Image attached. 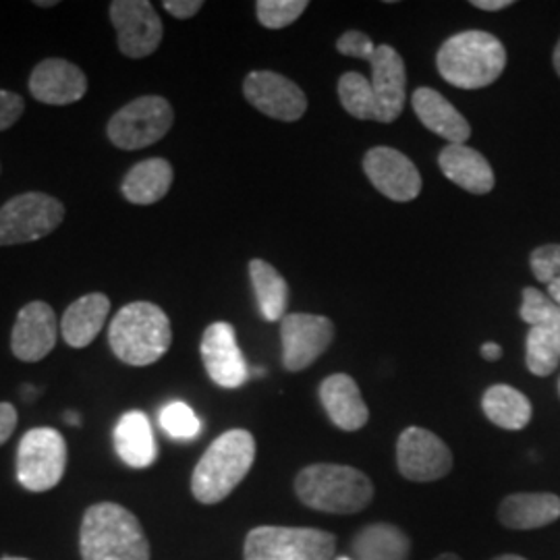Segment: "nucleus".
<instances>
[{
  "mask_svg": "<svg viewBox=\"0 0 560 560\" xmlns=\"http://www.w3.org/2000/svg\"><path fill=\"white\" fill-rule=\"evenodd\" d=\"M80 550L83 560H150L140 520L115 502H101L85 511Z\"/></svg>",
  "mask_w": 560,
  "mask_h": 560,
  "instance_id": "nucleus-1",
  "label": "nucleus"
},
{
  "mask_svg": "<svg viewBox=\"0 0 560 560\" xmlns=\"http://www.w3.org/2000/svg\"><path fill=\"white\" fill-rule=\"evenodd\" d=\"M173 342V328L164 310L136 301L120 307L108 326V345L127 365H152L166 355Z\"/></svg>",
  "mask_w": 560,
  "mask_h": 560,
  "instance_id": "nucleus-2",
  "label": "nucleus"
},
{
  "mask_svg": "<svg viewBox=\"0 0 560 560\" xmlns=\"http://www.w3.org/2000/svg\"><path fill=\"white\" fill-rule=\"evenodd\" d=\"M256 460V439L247 430H229L208 446L191 476V492L201 504L224 501Z\"/></svg>",
  "mask_w": 560,
  "mask_h": 560,
  "instance_id": "nucleus-3",
  "label": "nucleus"
},
{
  "mask_svg": "<svg viewBox=\"0 0 560 560\" xmlns=\"http://www.w3.org/2000/svg\"><path fill=\"white\" fill-rule=\"evenodd\" d=\"M295 492L298 499L314 511L353 515L374 499V483L355 467L316 463L301 469L295 480Z\"/></svg>",
  "mask_w": 560,
  "mask_h": 560,
  "instance_id": "nucleus-4",
  "label": "nucleus"
},
{
  "mask_svg": "<svg viewBox=\"0 0 560 560\" xmlns=\"http://www.w3.org/2000/svg\"><path fill=\"white\" fill-rule=\"evenodd\" d=\"M442 80L460 90H481L499 80L506 67L502 42L481 30L460 32L448 38L436 55Z\"/></svg>",
  "mask_w": 560,
  "mask_h": 560,
  "instance_id": "nucleus-5",
  "label": "nucleus"
},
{
  "mask_svg": "<svg viewBox=\"0 0 560 560\" xmlns=\"http://www.w3.org/2000/svg\"><path fill=\"white\" fill-rule=\"evenodd\" d=\"M337 538L314 527L260 525L245 538V560H335Z\"/></svg>",
  "mask_w": 560,
  "mask_h": 560,
  "instance_id": "nucleus-6",
  "label": "nucleus"
},
{
  "mask_svg": "<svg viewBox=\"0 0 560 560\" xmlns=\"http://www.w3.org/2000/svg\"><path fill=\"white\" fill-rule=\"evenodd\" d=\"M521 320L529 324L525 363L534 376H550L560 363V307L534 287L523 289Z\"/></svg>",
  "mask_w": 560,
  "mask_h": 560,
  "instance_id": "nucleus-7",
  "label": "nucleus"
},
{
  "mask_svg": "<svg viewBox=\"0 0 560 560\" xmlns=\"http://www.w3.org/2000/svg\"><path fill=\"white\" fill-rule=\"evenodd\" d=\"M65 219L57 198L30 191L15 196L0 208V245H21L48 237Z\"/></svg>",
  "mask_w": 560,
  "mask_h": 560,
  "instance_id": "nucleus-8",
  "label": "nucleus"
},
{
  "mask_svg": "<svg viewBox=\"0 0 560 560\" xmlns=\"http://www.w3.org/2000/svg\"><path fill=\"white\" fill-rule=\"evenodd\" d=\"M175 113L162 96H141L108 120V140L120 150H141L161 141L173 127Z\"/></svg>",
  "mask_w": 560,
  "mask_h": 560,
  "instance_id": "nucleus-9",
  "label": "nucleus"
},
{
  "mask_svg": "<svg viewBox=\"0 0 560 560\" xmlns=\"http://www.w3.org/2000/svg\"><path fill=\"white\" fill-rule=\"evenodd\" d=\"M67 469V444L55 428H34L20 442L18 478L30 492L52 490Z\"/></svg>",
  "mask_w": 560,
  "mask_h": 560,
  "instance_id": "nucleus-10",
  "label": "nucleus"
},
{
  "mask_svg": "<svg viewBox=\"0 0 560 560\" xmlns=\"http://www.w3.org/2000/svg\"><path fill=\"white\" fill-rule=\"evenodd\" d=\"M397 465L405 480L418 483L442 480L453 469V453L434 432L411 425L400 432L397 441Z\"/></svg>",
  "mask_w": 560,
  "mask_h": 560,
  "instance_id": "nucleus-11",
  "label": "nucleus"
},
{
  "mask_svg": "<svg viewBox=\"0 0 560 560\" xmlns=\"http://www.w3.org/2000/svg\"><path fill=\"white\" fill-rule=\"evenodd\" d=\"M282 365L289 372H301L324 355L335 340V324L316 314H287L280 320Z\"/></svg>",
  "mask_w": 560,
  "mask_h": 560,
  "instance_id": "nucleus-12",
  "label": "nucleus"
},
{
  "mask_svg": "<svg viewBox=\"0 0 560 560\" xmlns=\"http://www.w3.org/2000/svg\"><path fill=\"white\" fill-rule=\"evenodd\" d=\"M110 21L117 30L119 50L129 59H145L161 46V18L148 0L110 2Z\"/></svg>",
  "mask_w": 560,
  "mask_h": 560,
  "instance_id": "nucleus-13",
  "label": "nucleus"
},
{
  "mask_svg": "<svg viewBox=\"0 0 560 560\" xmlns=\"http://www.w3.org/2000/svg\"><path fill=\"white\" fill-rule=\"evenodd\" d=\"M243 94L270 119L293 122L307 110V98L300 85L275 71H252L243 81Z\"/></svg>",
  "mask_w": 560,
  "mask_h": 560,
  "instance_id": "nucleus-14",
  "label": "nucleus"
},
{
  "mask_svg": "<svg viewBox=\"0 0 560 560\" xmlns=\"http://www.w3.org/2000/svg\"><path fill=\"white\" fill-rule=\"evenodd\" d=\"M200 353L210 381L221 388H240L249 378L247 361L237 345L235 328L229 322H214L206 328Z\"/></svg>",
  "mask_w": 560,
  "mask_h": 560,
  "instance_id": "nucleus-15",
  "label": "nucleus"
},
{
  "mask_svg": "<svg viewBox=\"0 0 560 560\" xmlns=\"http://www.w3.org/2000/svg\"><path fill=\"white\" fill-rule=\"evenodd\" d=\"M363 171L372 185L388 200L411 201L421 194L418 166L395 148H372L363 156Z\"/></svg>",
  "mask_w": 560,
  "mask_h": 560,
  "instance_id": "nucleus-16",
  "label": "nucleus"
},
{
  "mask_svg": "<svg viewBox=\"0 0 560 560\" xmlns=\"http://www.w3.org/2000/svg\"><path fill=\"white\" fill-rule=\"evenodd\" d=\"M60 324L55 310L44 301H32L21 307L20 316L11 332L13 355L27 363L48 358L57 345Z\"/></svg>",
  "mask_w": 560,
  "mask_h": 560,
  "instance_id": "nucleus-17",
  "label": "nucleus"
},
{
  "mask_svg": "<svg viewBox=\"0 0 560 560\" xmlns=\"http://www.w3.org/2000/svg\"><path fill=\"white\" fill-rule=\"evenodd\" d=\"M372 90L378 104V122H393L399 119L405 108V94H407V71L399 52L382 44L376 46L372 59Z\"/></svg>",
  "mask_w": 560,
  "mask_h": 560,
  "instance_id": "nucleus-18",
  "label": "nucleus"
},
{
  "mask_svg": "<svg viewBox=\"0 0 560 560\" xmlns=\"http://www.w3.org/2000/svg\"><path fill=\"white\" fill-rule=\"evenodd\" d=\"M30 92L44 104L67 106L85 96L88 80L80 67L69 60L46 59L32 71Z\"/></svg>",
  "mask_w": 560,
  "mask_h": 560,
  "instance_id": "nucleus-19",
  "label": "nucleus"
},
{
  "mask_svg": "<svg viewBox=\"0 0 560 560\" xmlns=\"http://www.w3.org/2000/svg\"><path fill=\"white\" fill-rule=\"evenodd\" d=\"M439 166L446 179L469 194L486 196L494 189V171L490 162L467 143H448L442 148Z\"/></svg>",
  "mask_w": 560,
  "mask_h": 560,
  "instance_id": "nucleus-20",
  "label": "nucleus"
},
{
  "mask_svg": "<svg viewBox=\"0 0 560 560\" xmlns=\"http://www.w3.org/2000/svg\"><path fill=\"white\" fill-rule=\"evenodd\" d=\"M320 400L330 421L345 432H358L370 420L360 386L347 374H332L322 382Z\"/></svg>",
  "mask_w": 560,
  "mask_h": 560,
  "instance_id": "nucleus-21",
  "label": "nucleus"
},
{
  "mask_svg": "<svg viewBox=\"0 0 560 560\" xmlns=\"http://www.w3.org/2000/svg\"><path fill=\"white\" fill-rule=\"evenodd\" d=\"M411 104L423 127L448 143H465L471 138V125L441 92L432 88H418L411 96Z\"/></svg>",
  "mask_w": 560,
  "mask_h": 560,
  "instance_id": "nucleus-22",
  "label": "nucleus"
},
{
  "mask_svg": "<svg viewBox=\"0 0 560 560\" xmlns=\"http://www.w3.org/2000/svg\"><path fill=\"white\" fill-rule=\"evenodd\" d=\"M108 314L110 300L104 293H88L67 307L60 322V335L69 347L83 349L101 335Z\"/></svg>",
  "mask_w": 560,
  "mask_h": 560,
  "instance_id": "nucleus-23",
  "label": "nucleus"
},
{
  "mask_svg": "<svg viewBox=\"0 0 560 560\" xmlns=\"http://www.w3.org/2000/svg\"><path fill=\"white\" fill-rule=\"evenodd\" d=\"M560 517V499L550 492L511 494L499 506V520L509 529H540Z\"/></svg>",
  "mask_w": 560,
  "mask_h": 560,
  "instance_id": "nucleus-24",
  "label": "nucleus"
},
{
  "mask_svg": "<svg viewBox=\"0 0 560 560\" xmlns=\"http://www.w3.org/2000/svg\"><path fill=\"white\" fill-rule=\"evenodd\" d=\"M115 448L120 459L136 469H145L156 460L159 448L145 413L129 411L120 418L115 428Z\"/></svg>",
  "mask_w": 560,
  "mask_h": 560,
  "instance_id": "nucleus-25",
  "label": "nucleus"
},
{
  "mask_svg": "<svg viewBox=\"0 0 560 560\" xmlns=\"http://www.w3.org/2000/svg\"><path fill=\"white\" fill-rule=\"evenodd\" d=\"M409 555V536L393 523L365 525L351 541L353 560H407Z\"/></svg>",
  "mask_w": 560,
  "mask_h": 560,
  "instance_id": "nucleus-26",
  "label": "nucleus"
},
{
  "mask_svg": "<svg viewBox=\"0 0 560 560\" xmlns=\"http://www.w3.org/2000/svg\"><path fill=\"white\" fill-rule=\"evenodd\" d=\"M173 166L164 159L138 162L122 179L120 191L136 206H150L161 201L173 185Z\"/></svg>",
  "mask_w": 560,
  "mask_h": 560,
  "instance_id": "nucleus-27",
  "label": "nucleus"
},
{
  "mask_svg": "<svg viewBox=\"0 0 560 560\" xmlns=\"http://www.w3.org/2000/svg\"><path fill=\"white\" fill-rule=\"evenodd\" d=\"M481 409L486 418L502 430H523L532 420V402L513 386L497 384L483 393Z\"/></svg>",
  "mask_w": 560,
  "mask_h": 560,
  "instance_id": "nucleus-28",
  "label": "nucleus"
},
{
  "mask_svg": "<svg viewBox=\"0 0 560 560\" xmlns=\"http://www.w3.org/2000/svg\"><path fill=\"white\" fill-rule=\"evenodd\" d=\"M249 277L260 305L261 316L268 322H280L287 316L289 284L279 270L266 260L249 261Z\"/></svg>",
  "mask_w": 560,
  "mask_h": 560,
  "instance_id": "nucleus-29",
  "label": "nucleus"
},
{
  "mask_svg": "<svg viewBox=\"0 0 560 560\" xmlns=\"http://www.w3.org/2000/svg\"><path fill=\"white\" fill-rule=\"evenodd\" d=\"M339 98L342 108L361 120H378V104L372 83L355 71L345 73L339 80Z\"/></svg>",
  "mask_w": 560,
  "mask_h": 560,
  "instance_id": "nucleus-30",
  "label": "nucleus"
},
{
  "mask_svg": "<svg viewBox=\"0 0 560 560\" xmlns=\"http://www.w3.org/2000/svg\"><path fill=\"white\" fill-rule=\"evenodd\" d=\"M162 430L173 441H194L201 432V421L194 409L180 400L168 402L161 411Z\"/></svg>",
  "mask_w": 560,
  "mask_h": 560,
  "instance_id": "nucleus-31",
  "label": "nucleus"
},
{
  "mask_svg": "<svg viewBox=\"0 0 560 560\" xmlns=\"http://www.w3.org/2000/svg\"><path fill=\"white\" fill-rule=\"evenodd\" d=\"M307 4V0H258L256 13L264 27L282 30L300 20Z\"/></svg>",
  "mask_w": 560,
  "mask_h": 560,
  "instance_id": "nucleus-32",
  "label": "nucleus"
},
{
  "mask_svg": "<svg viewBox=\"0 0 560 560\" xmlns=\"http://www.w3.org/2000/svg\"><path fill=\"white\" fill-rule=\"evenodd\" d=\"M529 266L534 277L544 284L560 279V243H548L534 249L529 256Z\"/></svg>",
  "mask_w": 560,
  "mask_h": 560,
  "instance_id": "nucleus-33",
  "label": "nucleus"
},
{
  "mask_svg": "<svg viewBox=\"0 0 560 560\" xmlns=\"http://www.w3.org/2000/svg\"><path fill=\"white\" fill-rule=\"evenodd\" d=\"M337 50H339L340 55H345V57L370 60L372 55H374V50H376V46L365 34L351 30V32L340 36L339 42H337Z\"/></svg>",
  "mask_w": 560,
  "mask_h": 560,
  "instance_id": "nucleus-34",
  "label": "nucleus"
},
{
  "mask_svg": "<svg viewBox=\"0 0 560 560\" xmlns=\"http://www.w3.org/2000/svg\"><path fill=\"white\" fill-rule=\"evenodd\" d=\"M25 110V102L20 94L0 90V131L13 127Z\"/></svg>",
  "mask_w": 560,
  "mask_h": 560,
  "instance_id": "nucleus-35",
  "label": "nucleus"
},
{
  "mask_svg": "<svg viewBox=\"0 0 560 560\" xmlns=\"http://www.w3.org/2000/svg\"><path fill=\"white\" fill-rule=\"evenodd\" d=\"M201 7H203L201 0H166L164 2V9L177 20H189L198 15Z\"/></svg>",
  "mask_w": 560,
  "mask_h": 560,
  "instance_id": "nucleus-36",
  "label": "nucleus"
},
{
  "mask_svg": "<svg viewBox=\"0 0 560 560\" xmlns=\"http://www.w3.org/2000/svg\"><path fill=\"white\" fill-rule=\"evenodd\" d=\"M18 428V409L11 402H0V446L13 436Z\"/></svg>",
  "mask_w": 560,
  "mask_h": 560,
  "instance_id": "nucleus-37",
  "label": "nucleus"
},
{
  "mask_svg": "<svg viewBox=\"0 0 560 560\" xmlns=\"http://www.w3.org/2000/svg\"><path fill=\"white\" fill-rule=\"evenodd\" d=\"M471 4L481 11H502V9L511 7L513 0H471Z\"/></svg>",
  "mask_w": 560,
  "mask_h": 560,
  "instance_id": "nucleus-38",
  "label": "nucleus"
},
{
  "mask_svg": "<svg viewBox=\"0 0 560 560\" xmlns=\"http://www.w3.org/2000/svg\"><path fill=\"white\" fill-rule=\"evenodd\" d=\"M481 355H483V360L488 361L501 360L502 347L497 342H486V345H481Z\"/></svg>",
  "mask_w": 560,
  "mask_h": 560,
  "instance_id": "nucleus-39",
  "label": "nucleus"
},
{
  "mask_svg": "<svg viewBox=\"0 0 560 560\" xmlns=\"http://www.w3.org/2000/svg\"><path fill=\"white\" fill-rule=\"evenodd\" d=\"M548 298L555 301L560 307V279L555 280L548 284Z\"/></svg>",
  "mask_w": 560,
  "mask_h": 560,
  "instance_id": "nucleus-40",
  "label": "nucleus"
},
{
  "mask_svg": "<svg viewBox=\"0 0 560 560\" xmlns=\"http://www.w3.org/2000/svg\"><path fill=\"white\" fill-rule=\"evenodd\" d=\"M65 420L69 421L71 425H81V416L80 413H75V411H67V413H65Z\"/></svg>",
  "mask_w": 560,
  "mask_h": 560,
  "instance_id": "nucleus-41",
  "label": "nucleus"
},
{
  "mask_svg": "<svg viewBox=\"0 0 560 560\" xmlns=\"http://www.w3.org/2000/svg\"><path fill=\"white\" fill-rule=\"evenodd\" d=\"M552 62H555V69H557V73H559L560 78V40L557 44V48H555V55H552Z\"/></svg>",
  "mask_w": 560,
  "mask_h": 560,
  "instance_id": "nucleus-42",
  "label": "nucleus"
},
{
  "mask_svg": "<svg viewBox=\"0 0 560 560\" xmlns=\"http://www.w3.org/2000/svg\"><path fill=\"white\" fill-rule=\"evenodd\" d=\"M432 560H460L459 555H453V552H444V555H439L436 559Z\"/></svg>",
  "mask_w": 560,
  "mask_h": 560,
  "instance_id": "nucleus-43",
  "label": "nucleus"
},
{
  "mask_svg": "<svg viewBox=\"0 0 560 560\" xmlns=\"http://www.w3.org/2000/svg\"><path fill=\"white\" fill-rule=\"evenodd\" d=\"M55 4H57V0H38V2H36V7H44V9L55 7Z\"/></svg>",
  "mask_w": 560,
  "mask_h": 560,
  "instance_id": "nucleus-44",
  "label": "nucleus"
},
{
  "mask_svg": "<svg viewBox=\"0 0 560 560\" xmlns=\"http://www.w3.org/2000/svg\"><path fill=\"white\" fill-rule=\"evenodd\" d=\"M492 560H527L523 559V557H517V555H504V557H497V559Z\"/></svg>",
  "mask_w": 560,
  "mask_h": 560,
  "instance_id": "nucleus-45",
  "label": "nucleus"
},
{
  "mask_svg": "<svg viewBox=\"0 0 560 560\" xmlns=\"http://www.w3.org/2000/svg\"><path fill=\"white\" fill-rule=\"evenodd\" d=\"M0 560H27V559H20V557H7V559H0Z\"/></svg>",
  "mask_w": 560,
  "mask_h": 560,
  "instance_id": "nucleus-46",
  "label": "nucleus"
},
{
  "mask_svg": "<svg viewBox=\"0 0 560 560\" xmlns=\"http://www.w3.org/2000/svg\"><path fill=\"white\" fill-rule=\"evenodd\" d=\"M337 560H353V559H349V557H340V559H337Z\"/></svg>",
  "mask_w": 560,
  "mask_h": 560,
  "instance_id": "nucleus-47",
  "label": "nucleus"
}]
</instances>
